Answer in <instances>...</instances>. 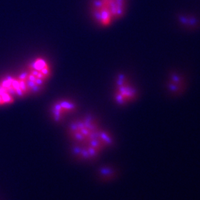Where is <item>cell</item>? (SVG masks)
I'll return each instance as SVG.
<instances>
[{"mask_svg": "<svg viewBox=\"0 0 200 200\" xmlns=\"http://www.w3.org/2000/svg\"><path fill=\"white\" fill-rule=\"evenodd\" d=\"M67 132L73 143L72 152L80 161L94 160L114 142L110 132L103 129L96 118L89 116L72 121Z\"/></svg>", "mask_w": 200, "mask_h": 200, "instance_id": "obj_1", "label": "cell"}, {"mask_svg": "<svg viewBox=\"0 0 200 200\" xmlns=\"http://www.w3.org/2000/svg\"><path fill=\"white\" fill-rule=\"evenodd\" d=\"M113 96L117 105H125L135 101L139 92L126 75L120 74L116 78Z\"/></svg>", "mask_w": 200, "mask_h": 200, "instance_id": "obj_2", "label": "cell"}, {"mask_svg": "<svg viewBox=\"0 0 200 200\" xmlns=\"http://www.w3.org/2000/svg\"><path fill=\"white\" fill-rule=\"evenodd\" d=\"M77 105L71 99L62 98L54 101L51 105L49 112L51 119L56 123L63 121L68 116L76 112Z\"/></svg>", "mask_w": 200, "mask_h": 200, "instance_id": "obj_3", "label": "cell"}, {"mask_svg": "<svg viewBox=\"0 0 200 200\" xmlns=\"http://www.w3.org/2000/svg\"><path fill=\"white\" fill-rule=\"evenodd\" d=\"M90 11L93 20L100 27H110L115 22L110 10L101 0H91Z\"/></svg>", "mask_w": 200, "mask_h": 200, "instance_id": "obj_4", "label": "cell"}, {"mask_svg": "<svg viewBox=\"0 0 200 200\" xmlns=\"http://www.w3.org/2000/svg\"><path fill=\"white\" fill-rule=\"evenodd\" d=\"M0 87L14 98H24L30 95L24 81L18 76L5 77L0 81Z\"/></svg>", "mask_w": 200, "mask_h": 200, "instance_id": "obj_5", "label": "cell"}, {"mask_svg": "<svg viewBox=\"0 0 200 200\" xmlns=\"http://www.w3.org/2000/svg\"><path fill=\"white\" fill-rule=\"evenodd\" d=\"M26 70L44 81H47L52 75V69L47 58L37 57L27 65Z\"/></svg>", "mask_w": 200, "mask_h": 200, "instance_id": "obj_6", "label": "cell"}, {"mask_svg": "<svg viewBox=\"0 0 200 200\" xmlns=\"http://www.w3.org/2000/svg\"><path fill=\"white\" fill-rule=\"evenodd\" d=\"M18 76L24 81L30 95L39 94L42 90L46 83L35 75L29 72L27 70L21 72Z\"/></svg>", "mask_w": 200, "mask_h": 200, "instance_id": "obj_7", "label": "cell"}, {"mask_svg": "<svg viewBox=\"0 0 200 200\" xmlns=\"http://www.w3.org/2000/svg\"><path fill=\"white\" fill-rule=\"evenodd\" d=\"M186 83L183 76L177 72L170 74L167 81L168 91L173 96H178L183 93L185 89Z\"/></svg>", "mask_w": 200, "mask_h": 200, "instance_id": "obj_8", "label": "cell"}, {"mask_svg": "<svg viewBox=\"0 0 200 200\" xmlns=\"http://www.w3.org/2000/svg\"><path fill=\"white\" fill-rule=\"evenodd\" d=\"M107 5L116 20L125 16L127 7V0H101Z\"/></svg>", "mask_w": 200, "mask_h": 200, "instance_id": "obj_9", "label": "cell"}, {"mask_svg": "<svg viewBox=\"0 0 200 200\" xmlns=\"http://www.w3.org/2000/svg\"><path fill=\"white\" fill-rule=\"evenodd\" d=\"M179 21L183 26L188 29H194V27H197L198 25V22L192 17L187 18V16H183Z\"/></svg>", "mask_w": 200, "mask_h": 200, "instance_id": "obj_10", "label": "cell"}, {"mask_svg": "<svg viewBox=\"0 0 200 200\" xmlns=\"http://www.w3.org/2000/svg\"><path fill=\"white\" fill-rule=\"evenodd\" d=\"M101 175L103 178L110 179V177H112L114 175V173L110 168H105L101 171Z\"/></svg>", "mask_w": 200, "mask_h": 200, "instance_id": "obj_11", "label": "cell"}]
</instances>
